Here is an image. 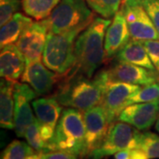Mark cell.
Returning <instances> with one entry per match:
<instances>
[{"label": "cell", "instance_id": "obj_1", "mask_svg": "<svg viewBox=\"0 0 159 159\" xmlns=\"http://www.w3.org/2000/svg\"><path fill=\"white\" fill-rule=\"evenodd\" d=\"M109 80L106 70L99 72L94 78L81 74L67 75L58 83L54 96L62 106L85 111L100 104Z\"/></svg>", "mask_w": 159, "mask_h": 159}, {"label": "cell", "instance_id": "obj_2", "mask_svg": "<svg viewBox=\"0 0 159 159\" xmlns=\"http://www.w3.org/2000/svg\"><path fill=\"white\" fill-rule=\"evenodd\" d=\"M111 23V19L96 17L79 34L75 42V63L67 75L81 74L92 78L95 72L104 64V37Z\"/></svg>", "mask_w": 159, "mask_h": 159}, {"label": "cell", "instance_id": "obj_3", "mask_svg": "<svg viewBox=\"0 0 159 159\" xmlns=\"http://www.w3.org/2000/svg\"><path fill=\"white\" fill-rule=\"evenodd\" d=\"M86 129L83 111L67 108L62 111L54 135L48 143V150L65 151L80 158L85 157Z\"/></svg>", "mask_w": 159, "mask_h": 159}, {"label": "cell", "instance_id": "obj_4", "mask_svg": "<svg viewBox=\"0 0 159 159\" xmlns=\"http://www.w3.org/2000/svg\"><path fill=\"white\" fill-rule=\"evenodd\" d=\"M95 18L86 0H61L43 22L49 33L63 34L78 29L84 30Z\"/></svg>", "mask_w": 159, "mask_h": 159}, {"label": "cell", "instance_id": "obj_5", "mask_svg": "<svg viewBox=\"0 0 159 159\" xmlns=\"http://www.w3.org/2000/svg\"><path fill=\"white\" fill-rule=\"evenodd\" d=\"M83 30H74L63 34L48 33L42 60L51 71L65 77L75 63V42Z\"/></svg>", "mask_w": 159, "mask_h": 159}, {"label": "cell", "instance_id": "obj_6", "mask_svg": "<svg viewBox=\"0 0 159 159\" xmlns=\"http://www.w3.org/2000/svg\"><path fill=\"white\" fill-rule=\"evenodd\" d=\"M139 131L130 124L119 120L115 121L111 123L100 148L95 150L89 157L95 159H102L125 149L139 148L142 134Z\"/></svg>", "mask_w": 159, "mask_h": 159}, {"label": "cell", "instance_id": "obj_7", "mask_svg": "<svg viewBox=\"0 0 159 159\" xmlns=\"http://www.w3.org/2000/svg\"><path fill=\"white\" fill-rule=\"evenodd\" d=\"M120 9L125 15L132 39H159L158 32L142 6V0H123Z\"/></svg>", "mask_w": 159, "mask_h": 159}, {"label": "cell", "instance_id": "obj_8", "mask_svg": "<svg viewBox=\"0 0 159 159\" xmlns=\"http://www.w3.org/2000/svg\"><path fill=\"white\" fill-rule=\"evenodd\" d=\"M142 86L109 80L102 94L100 105L104 109L111 123L118 120L120 112L126 107V102Z\"/></svg>", "mask_w": 159, "mask_h": 159}, {"label": "cell", "instance_id": "obj_9", "mask_svg": "<svg viewBox=\"0 0 159 159\" xmlns=\"http://www.w3.org/2000/svg\"><path fill=\"white\" fill-rule=\"evenodd\" d=\"M83 118L86 129L85 157H87L100 148L111 123L109 121L104 109L100 104L83 111Z\"/></svg>", "mask_w": 159, "mask_h": 159}, {"label": "cell", "instance_id": "obj_10", "mask_svg": "<svg viewBox=\"0 0 159 159\" xmlns=\"http://www.w3.org/2000/svg\"><path fill=\"white\" fill-rule=\"evenodd\" d=\"M32 107L35 118L39 121L41 135L48 147V143L54 135L57 122L62 114V105L53 95L35 99L32 102Z\"/></svg>", "mask_w": 159, "mask_h": 159}, {"label": "cell", "instance_id": "obj_11", "mask_svg": "<svg viewBox=\"0 0 159 159\" xmlns=\"http://www.w3.org/2000/svg\"><path fill=\"white\" fill-rule=\"evenodd\" d=\"M14 130L18 137H25L26 131L34 121L30 102L38 97L27 83L16 82L14 86Z\"/></svg>", "mask_w": 159, "mask_h": 159}, {"label": "cell", "instance_id": "obj_12", "mask_svg": "<svg viewBox=\"0 0 159 159\" xmlns=\"http://www.w3.org/2000/svg\"><path fill=\"white\" fill-rule=\"evenodd\" d=\"M61 80L60 75L48 68L43 60L39 59L27 63L20 81L29 84L40 97L51 93Z\"/></svg>", "mask_w": 159, "mask_h": 159}, {"label": "cell", "instance_id": "obj_13", "mask_svg": "<svg viewBox=\"0 0 159 159\" xmlns=\"http://www.w3.org/2000/svg\"><path fill=\"white\" fill-rule=\"evenodd\" d=\"M48 33L43 20L33 21L24 29L16 42V46L24 55L26 62L42 59Z\"/></svg>", "mask_w": 159, "mask_h": 159}, {"label": "cell", "instance_id": "obj_14", "mask_svg": "<svg viewBox=\"0 0 159 159\" xmlns=\"http://www.w3.org/2000/svg\"><path fill=\"white\" fill-rule=\"evenodd\" d=\"M106 71L111 80L129 84L147 86L159 80V74L157 71L119 60H116Z\"/></svg>", "mask_w": 159, "mask_h": 159}, {"label": "cell", "instance_id": "obj_15", "mask_svg": "<svg viewBox=\"0 0 159 159\" xmlns=\"http://www.w3.org/2000/svg\"><path fill=\"white\" fill-rule=\"evenodd\" d=\"M159 117V100L149 102H137L126 106L119 114L118 120L136 127L148 130Z\"/></svg>", "mask_w": 159, "mask_h": 159}, {"label": "cell", "instance_id": "obj_16", "mask_svg": "<svg viewBox=\"0 0 159 159\" xmlns=\"http://www.w3.org/2000/svg\"><path fill=\"white\" fill-rule=\"evenodd\" d=\"M130 32L121 9L113 16L104 37V64H109L117 53L130 41Z\"/></svg>", "mask_w": 159, "mask_h": 159}, {"label": "cell", "instance_id": "obj_17", "mask_svg": "<svg viewBox=\"0 0 159 159\" xmlns=\"http://www.w3.org/2000/svg\"><path fill=\"white\" fill-rule=\"evenodd\" d=\"M27 62L21 51L14 44L5 46L0 52L1 78L17 82L26 69Z\"/></svg>", "mask_w": 159, "mask_h": 159}, {"label": "cell", "instance_id": "obj_18", "mask_svg": "<svg viewBox=\"0 0 159 159\" xmlns=\"http://www.w3.org/2000/svg\"><path fill=\"white\" fill-rule=\"evenodd\" d=\"M116 60L130 63L139 66L157 71L150 61L146 48L141 40L131 39L115 56Z\"/></svg>", "mask_w": 159, "mask_h": 159}, {"label": "cell", "instance_id": "obj_19", "mask_svg": "<svg viewBox=\"0 0 159 159\" xmlns=\"http://www.w3.org/2000/svg\"><path fill=\"white\" fill-rule=\"evenodd\" d=\"M14 81L1 80L0 85V125L5 129H14Z\"/></svg>", "mask_w": 159, "mask_h": 159}, {"label": "cell", "instance_id": "obj_20", "mask_svg": "<svg viewBox=\"0 0 159 159\" xmlns=\"http://www.w3.org/2000/svg\"><path fill=\"white\" fill-rule=\"evenodd\" d=\"M33 22L32 18L25 16L21 12H17L10 20L1 27L0 31V47L16 43L24 29Z\"/></svg>", "mask_w": 159, "mask_h": 159}, {"label": "cell", "instance_id": "obj_21", "mask_svg": "<svg viewBox=\"0 0 159 159\" xmlns=\"http://www.w3.org/2000/svg\"><path fill=\"white\" fill-rule=\"evenodd\" d=\"M61 0H22V10L35 20L48 17Z\"/></svg>", "mask_w": 159, "mask_h": 159}, {"label": "cell", "instance_id": "obj_22", "mask_svg": "<svg viewBox=\"0 0 159 159\" xmlns=\"http://www.w3.org/2000/svg\"><path fill=\"white\" fill-rule=\"evenodd\" d=\"M95 12L105 19H111L117 13L123 0H86Z\"/></svg>", "mask_w": 159, "mask_h": 159}, {"label": "cell", "instance_id": "obj_23", "mask_svg": "<svg viewBox=\"0 0 159 159\" xmlns=\"http://www.w3.org/2000/svg\"><path fill=\"white\" fill-rule=\"evenodd\" d=\"M35 151L29 143L14 140L6 147L1 155V159H26Z\"/></svg>", "mask_w": 159, "mask_h": 159}, {"label": "cell", "instance_id": "obj_24", "mask_svg": "<svg viewBox=\"0 0 159 159\" xmlns=\"http://www.w3.org/2000/svg\"><path fill=\"white\" fill-rule=\"evenodd\" d=\"M25 138L27 142L34 148L36 152L41 153H47L49 152L47 143H46L40 132V124L38 119L34 118V121L29 125L25 134Z\"/></svg>", "mask_w": 159, "mask_h": 159}, {"label": "cell", "instance_id": "obj_25", "mask_svg": "<svg viewBox=\"0 0 159 159\" xmlns=\"http://www.w3.org/2000/svg\"><path fill=\"white\" fill-rule=\"evenodd\" d=\"M159 100V80L150 85L145 86L134 93L127 100L126 106L137 102H149Z\"/></svg>", "mask_w": 159, "mask_h": 159}, {"label": "cell", "instance_id": "obj_26", "mask_svg": "<svg viewBox=\"0 0 159 159\" xmlns=\"http://www.w3.org/2000/svg\"><path fill=\"white\" fill-rule=\"evenodd\" d=\"M139 148L142 149L149 159L159 158V136L151 132L142 133Z\"/></svg>", "mask_w": 159, "mask_h": 159}, {"label": "cell", "instance_id": "obj_27", "mask_svg": "<svg viewBox=\"0 0 159 159\" xmlns=\"http://www.w3.org/2000/svg\"><path fill=\"white\" fill-rule=\"evenodd\" d=\"M22 8V0H0V25L10 20Z\"/></svg>", "mask_w": 159, "mask_h": 159}, {"label": "cell", "instance_id": "obj_28", "mask_svg": "<svg viewBox=\"0 0 159 159\" xmlns=\"http://www.w3.org/2000/svg\"><path fill=\"white\" fill-rule=\"evenodd\" d=\"M150 61L159 74V39L142 41Z\"/></svg>", "mask_w": 159, "mask_h": 159}, {"label": "cell", "instance_id": "obj_29", "mask_svg": "<svg viewBox=\"0 0 159 159\" xmlns=\"http://www.w3.org/2000/svg\"><path fill=\"white\" fill-rule=\"evenodd\" d=\"M142 6L159 34V0H142Z\"/></svg>", "mask_w": 159, "mask_h": 159}, {"label": "cell", "instance_id": "obj_30", "mask_svg": "<svg viewBox=\"0 0 159 159\" xmlns=\"http://www.w3.org/2000/svg\"><path fill=\"white\" fill-rule=\"evenodd\" d=\"M114 159H149L141 148H128L114 155Z\"/></svg>", "mask_w": 159, "mask_h": 159}, {"label": "cell", "instance_id": "obj_31", "mask_svg": "<svg viewBox=\"0 0 159 159\" xmlns=\"http://www.w3.org/2000/svg\"><path fill=\"white\" fill-rule=\"evenodd\" d=\"M43 159H78V157L74 154L65 151H51L43 153Z\"/></svg>", "mask_w": 159, "mask_h": 159}, {"label": "cell", "instance_id": "obj_32", "mask_svg": "<svg viewBox=\"0 0 159 159\" xmlns=\"http://www.w3.org/2000/svg\"><path fill=\"white\" fill-rule=\"evenodd\" d=\"M43 153H41V152H34L33 154H31V155H29L27 157V158L26 159H43Z\"/></svg>", "mask_w": 159, "mask_h": 159}, {"label": "cell", "instance_id": "obj_33", "mask_svg": "<svg viewBox=\"0 0 159 159\" xmlns=\"http://www.w3.org/2000/svg\"><path fill=\"white\" fill-rule=\"evenodd\" d=\"M155 127H156V130L159 133V117L157 119V121H156V125H155Z\"/></svg>", "mask_w": 159, "mask_h": 159}, {"label": "cell", "instance_id": "obj_34", "mask_svg": "<svg viewBox=\"0 0 159 159\" xmlns=\"http://www.w3.org/2000/svg\"><path fill=\"white\" fill-rule=\"evenodd\" d=\"M83 159H95V158H93L92 157H85V158H83Z\"/></svg>", "mask_w": 159, "mask_h": 159}]
</instances>
